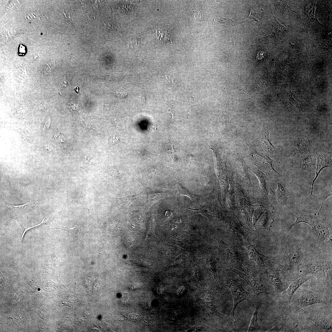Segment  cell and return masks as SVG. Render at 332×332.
<instances>
[{"label": "cell", "instance_id": "ba28073f", "mask_svg": "<svg viewBox=\"0 0 332 332\" xmlns=\"http://www.w3.org/2000/svg\"><path fill=\"white\" fill-rule=\"evenodd\" d=\"M6 207L11 211L13 218L21 224L20 220L26 209L30 204L31 201L28 202L24 204L14 206L11 205L4 201Z\"/></svg>", "mask_w": 332, "mask_h": 332}, {"label": "cell", "instance_id": "f546056e", "mask_svg": "<svg viewBox=\"0 0 332 332\" xmlns=\"http://www.w3.org/2000/svg\"><path fill=\"white\" fill-rule=\"evenodd\" d=\"M78 88H79L78 87V86H76V88H75V90L76 91H77L78 93L79 92Z\"/></svg>", "mask_w": 332, "mask_h": 332}, {"label": "cell", "instance_id": "6da1fadb", "mask_svg": "<svg viewBox=\"0 0 332 332\" xmlns=\"http://www.w3.org/2000/svg\"><path fill=\"white\" fill-rule=\"evenodd\" d=\"M295 217L296 221L290 227L288 230L298 223L304 222L311 226L314 234L319 239L324 240L329 238L330 233L327 227L320 222L316 217L306 215H296Z\"/></svg>", "mask_w": 332, "mask_h": 332}, {"label": "cell", "instance_id": "d4e9b609", "mask_svg": "<svg viewBox=\"0 0 332 332\" xmlns=\"http://www.w3.org/2000/svg\"><path fill=\"white\" fill-rule=\"evenodd\" d=\"M129 300V296L128 294H124L122 298V301L124 302H128Z\"/></svg>", "mask_w": 332, "mask_h": 332}, {"label": "cell", "instance_id": "44dd1931", "mask_svg": "<svg viewBox=\"0 0 332 332\" xmlns=\"http://www.w3.org/2000/svg\"><path fill=\"white\" fill-rule=\"evenodd\" d=\"M117 97L121 98H124L128 96V92L126 90L116 91L113 92Z\"/></svg>", "mask_w": 332, "mask_h": 332}, {"label": "cell", "instance_id": "7a4b0ae2", "mask_svg": "<svg viewBox=\"0 0 332 332\" xmlns=\"http://www.w3.org/2000/svg\"><path fill=\"white\" fill-rule=\"evenodd\" d=\"M227 286L231 290L234 299V306L231 313L232 320L235 322V311L238 304L244 300H253L251 294L245 291L243 288L242 283L239 281L231 278L229 279Z\"/></svg>", "mask_w": 332, "mask_h": 332}, {"label": "cell", "instance_id": "ac0fdd59", "mask_svg": "<svg viewBox=\"0 0 332 332\" xmlns=\"http://www.w3.org/2000/svg\"><path fill=\"white\" fill-rule=\"evenodd\" d=\"M175 188L178 195L180 196H187L191 200L195 199L197 196L192 194L178 182L176 183Z\"/></svg>", "mask_w": 332, "mask_h": 332}, {"label": "cell", "instance_id": "7c38bea8", "mask_svg": "<svg viewBox=\"0 0 332 332\" xmlns=\"http://www.w3.org/2000/svg\"><path fill=\"white\" fill-rule=\"evenodd\" d=\"M310 319L323 329L329 330L332 328V322L326 315H318L312 317Z\"/></svg>", "mask_w": 332, "mask_h": 332}, {"label": "cell", "instance_id": "f1b7e54d", "mask_svg": "<svg viewBox=\"0 0 332 332\" xmlns=\"http://www.w3.org/2000/svg\"><path fill=\"white\" fill-rule=\"evenodd\" d=\"M70 108L71 109H72L73 110H75L76 109V107L75 105H71V104L70 106Z\"/></svg>", "mask_w": 332, "mask_h": 332}, {"label": "cell", "instance_id": "ffe728a7", "mask_svg": "<svg viewBox=\"0 0 332 332\" xmlns=\"http://www.w3.org/2000/svg\"><path fill=\"white\" fill-rule=\"evenodd\" d=\"M54 229H59L63 230L65 231H67L69 233H71L73 235L75 238H76L77 239V235L78 232V229L76 226V225H75V226L72 228H69L66 227H65L62 226H59L58 227Z\"/></svg>", "mask_w": 332, "mask_h": 332}, {"label": "cell", "instance_id": "9c48e42d", "mask_svg": "<svg viewBox=\"0 0 332 332\" xmlns=\"http://www.w3.org/2000/svg\"><path fill=\"white\" fill-rule=\"evenodd\" d=\"M253 301L255 305V310L248 328V332L257 331L259 327L258 322V312L259 307L262 304L256 295L251 294Z\"/></svg>", "mask_w": 332, "mask_h": 332}, {"label": "cell", "instance_id": "484cf974", "mask_svg": "<svg viewBox=\"0 0 332 332\" xmlns=\"http://www.w3.org/2000/svg\"><path fill=\"white\" fill-rule=\"evenodd\" d=\"M118 141V138L116 136L113 135V137L111 140V143L112 144H114L117 143Z\"/></svg>", "mask_w": 332, "mask_h": 332}, {"label": "cell", "instance_id": "4316f807", "mask_svg": "<svg viewBox=\"0 0 332 332\" xmlns=\"http://www.w3.org/2000/svg\"><path fill=\"white\" fill-rule=\"evenodd\" d=\"M51 120L49 119L45 123L44 126V130H45L48 129L49 127Z\"/></svg>", "mask_w": 332, "mask_h": 332}, {"label": "cell", "instance_id": "30bf717a", "mask_svg": "<svg viewBox=\"0 0 332 332\" xmlns=\"http://www.w3.org/2000/svg\"><path fill=\"white\" fill-rule=\"evenodd\" d=\"M260 139L262 146L266 152L274 154L275 153V148L269 140V133L267 131L264 130L262 133Z\"/></svg>", "mask_w": 332, "mask_h": 332}, {"label": "cell", "instance_id": "52a82bcc", "mask_svg": "<svg viewBox=\"0 0 332 332\" xmlns=\"http://www.w3.org/2000/svg\"><path fill=\"white\" fill-rule=\"evenodd\" d=\"M253 159L255 163L263 170L267 172H272L279 174L272 167V160L267 156H263L255 152L252 154Z\"/></svg>", "mask_w": 332, "mask_h": 332}, {"label": "cell", "instance_id": "8992f818", "mask_svg": "<svg viewBox=\"0 0 332 332\" xmlns=\"http://www.w3.org/2000/svg\"><path fill=\"white\" fill-rule=\"evenodd\" d=\"M320 303H321V301L316 296L309 293L303 292L292 304V305L296 309L314 304Z\"/></svg>", "mask_w": 332, "mask_h": 332}, {"label": "cell", "instance_id": "7402d4cb", "mask_svg": "<svg viewBox=\"0 0 332 332\" xmlns=\"http://www.w3.org/2000/svg\"><path fill=\"white\" fill-rule=\"evenodd\" d=\"M54 137L57 141L61 143L64 142L65 140L63 134L59 132L55 134Z\"/></svg>", "mask_w": 332, "mask_h": 332}, {"label": "cell", "instance_id": "603a6c76", "mask_svg": "<svg viewBox=\"0 0 332 332\" xmlns=\"http://www.w3.org/2000/svg\"><path fill=\"white\" fill-rule=\"evenodd\" d=\"M81 124L85 127V128H87L89 130L92 129V127L90 123L85 120L82 117H81Z\"/></svg>", "mask_w": 332, "mask_h": 332}, {"label": "cell", "instance_id": "4fadbf2b", "mask_svg": "<svg viewBox=\"0 0 332 332\" xmlns=\"http://www.w3.org/2000/svg\"><path fill=\"white\" fill-rule=\"evenodd\" d=\"M302 254L299 250L293 248L289 252L287 258L290 264L294 266H299L301 261Z\"/></svg>", "mask_w": 332, "mask_h": 332}, {"label": "cell", "instance_id": "3957f363", "mask_svg": "<svg viewBox=\"0 0 332 332\" xmlns=\"http://www.w3.org/2000/svg\"><path fill=\"white\" fill-rule=\"evenodd\" d=\"M256 215H255L254 223H256L257 228L259 229L270 230L271 224L274 221L272 217L274 209L271 206L265 207L262 205H256L255 207Z\"/></svg>", "mask_w": 332, "mask_h": 332}, {"label": "cell", "instance_id": "9a60e30c", "mask_svg": "<svg viewBox=\"0 0 332 332\" xmlns=\"http://www.w3.org/2000/svg\"><path fill=\"white\" fill-rule=\"evenodd\" d=\"M278 187L276 191V194L278 200L281 204L283 206L286 204L288 195L287 189L283 186L281 184L277 183Z\"/></svg>", "mask_w": 332, "mask_h": 332}, {"label": "cell", "instance_id": "e0dca14e", "mask_svg": "<svg viewBox=\"0 0 332 332\" xmlns=\"http://www.w3.org/2000/svg\"><path fill=\"white\" fill-rule=\"evenodd\" d=\"M269 278L271 283L276 289L277 290L281 292L283 291V287L282 281L279 273L273 272L269 275Z\"/></svg>", "mask_w": 332, "mask_h": 332}, {"label": "cell", "instance_id": "8fae6325", "mask_svg": "<svg viewBox=\"0 0 332 332\" xmlns=\"http://www.w3.org/2000/svg\"><path fill=\"white\" fill-rule=\"evenodd\" d=\"M311 278V276L302 275L292 282L289 286L287 292L290 300L296 290L303 283Z\"/></svg>", "mask_w": 332, "mask_h": 332}, {"label": "cell", "instance_id": "5b68a950", "mask_svg": "<svg viewBox=\"0 0 332 332\" xmlns=\"http://www.w3.org/2000/svg\"><path fill=\"white\" fill-rule=\"evenodd\" d=\"M316 154L318 157V164L316 169L315 177L312 182V185L311 193L310 195H312L313 187L315 181L316 180L319 174L321 171L324 168L327 167H330V164L329 163V156L328 153L318 147L317 148L316 150Z\"/></svg>", "mask_w": 332, "mask_h": 332}, {"label": "cell", "instance_id": "2e32d148", "mask_svg": "<svg viewBox=\"0 0 332 332\" xmlns=\"http://www.w3.org/2000/svg\"><path fill=\"white\" fill-rule=\"evenodd\" d=\"M254 172L257 175L259 179L260 182L259 190L261 193L266 198L268 194V192L266 186V182L267 179L266 175L261 171L258 169L254 171Z\"/></svg>", "mask_w": 332, "mask_h": 332}, {"label": "cell", "instance_id": "83f0119b", "mask_svg": "<svg viewBox=\"0 0 332 332\" xmlns=\"http://www.w3.org/2000/svg\"><path fill=\"white\" fill-rule=\"evenodd\" d=\"M130 316L133 319H136L138 318L137 314H130Z\"/></svg>", "mask_w": 332, "mask_h": 332}, {"label": "cell", "instance_id": "277c9868", "mask_svg": "<svg viewBox=\"0 0 332 332\" xmlns=\"http://www.w3.org/2000/svg\"><path fill=\"white\" fill-rule=\"evenodd\" d=\"M233 271L247 283L256 295H258L261 294H265L273 295L275 294L273 288L260 279L247 276L235 269H234Z\"/></svg>", "mask_w": 332, "mask_h": 332}, {"label": "cell", "instance_id": "5bb4252c", "mask_svg": "<svg viewBox=\"0 0 332 332\" xmlns=\"http://www.w3.org/2000/svg\"><path fill=\"white\" fill-rule=\"evenodd\" d=\"M328 268L326 265L321 263H315L310 266L309 270L310 273L317 278L324 276Z\"/></svg>", "mask_w": 332, "mask_h": 332}, {"label": "cell", "instance_id": "d6986e66", "mask_svg": "<svg viewBox=\"0 0 332 332\" xmlns=\"http://www.w3.org/2000/svg\"><path fill=\"white\" fill-rule=\"evenodd\" d=\"M190 210L194 214H200L203 216L209 218L211 217V213L207 207L205 206L197 209H194L186 207Z\"/></svg>", "mask_w": 332, "mask_h": 332}, {"label": "cell", "instance_id": "cb8c5ba5", "mask_svg": "<svg viewBox=\"0 0 332 332\" xmlns=\"http://www.w3.org/2000/svg\"><path fill=\"white\" fill-rule=\"evenodd\" d=\"M104 24L105 26H106L109 30L112 31H115L117 30L116 26L113 24L109 23H106V24L104 23Z\"/></svg>", "mask_w": 332, "mask_h": 332}]
</instances>
